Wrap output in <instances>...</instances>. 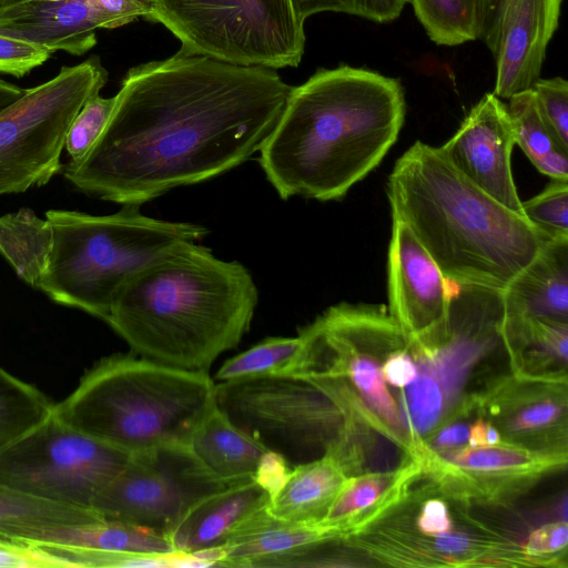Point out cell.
<instances>
[{
  "mask_svg": "<svg viewBox=\"0 0 568 568\" xmlns=\"http://www.w3.org/2000/svg\"><path fill=\"white\" fill-rule=\"evenodd\" d=\"M275 69L178 51L131 68L91 150L63 168L81 192L141 205L258 152L292 91Z\"/></svg>",
  "mask_w": 568,
  "mask_h": 568,
  "instance_id": "obj_1",
  "label": "cell"
},
{
  "mask_svg": "<svg viewBox=\"0 0 568 568\" xmlns=\"http://www.w3.org/2000/svg\"><path fill=\"white\" fill-rule=\"evenodd\" d=\"M398 80L341 64L293 87L258 163L282 200L342 199L396 142L405 119Z\"/></svg>",
  "mask_w": 568,
  "mask_h": 568,
  "instance_id": "obj_2",
  "label": "cell"
},
{
  "mask_svg": "<svg viewBox=\"0 0 568 568\" xmlns=\"http://www.w3.org/2000/svg\"><path fill=\"white\" fill-rule=\"evenodd\" d=\"M257 302L256 284L243 264L186 241L134 273L104 322L136 355L207 372L247 333Z\"/></svg>",
  "mask_w": 568,
  "mask_h": 568,
  "instance_id": "obj_3",
  "label": "cell"
},
{
  "mask_svg": "<svg viewBox=\"0 0 568 568\" xmlns=\"http://www.w3.org/2000/svg\"><path fill=\"white\" fill-rule=\"evenodd\" d=\"M393 219L407 224L444 276L504 290L550 239L416 141L387 181Z\"/></svg>",
  "mask_w": 568,
  "mask_h": 568,
  "instance_id": "obj_4",
  "label": "cell"
},
{
  "mask_svg": "<svg viewBox=\"0 0 568 568\" xmlns=\"http://www.w3.org/2000/svg\"><path fill=\"white\" fill-rule=\"evenodd\" d=\"M215 407L207 372L189 371L142 356L101 358L53 414L75 429L129 455L158 446L189 445Z\"/></svg>",
  "mask_w": 568,
  "mask_h": 568,
  "instance_id": "obj_5",
  "label": "cell"
},
{
  "mask_svg": "<svg viewBox=\"0 0 568 568\" xmlns=\"http://www.w3.org/2000/svg\"><path fill=\"white\" fill-rule=\"evenodd\" d=\"M45 217L53 241L39 290L57 304L103 321L134 273L170 247L200 242L209 232L203 225L146 216L139 205L109 215L52 209Z\"/></svg>",
  "mask_w": 568,
  "mask_h": 568,
  "instance_id": "obj_6",
  "label": "cell"
},
{
  "mask_svg": "<svg viewBox=\"0 0 568 568\" xmlns=\"http://www.w3.org/2000/svg\"><path fill=\"white\" fill-rule=\"evenodd\" d=\"M298 335L304 348L293 376L321 387L351 425L371 426L409 456L413 442L383 379L381 359L410 341L385 306L339 303Z\"/></svg>",
  "mask_w": 568,
  "mask_h": 568,
  "instance_id": "obj_7",
  "label": "cell"
},
{
  "mask_svg": "<svg viewBox=\"0 0 568 568\" xmlns=\"http://www.w3.org/2000/svg\"><path fill=\"white\" fill-rule=\"evenodd\" d=\"M148 20L181 42L179 51L223 62L281 69L297 67L304 22L291 0H145Z\"/></svg>",
  "mask_w": 568,
  "mask_h": 568,
  "instance_id": "obj_8",
  "label": "cell"
},
{
  "mask_svg": "<svg viewBox=\"0 0 568 568\" xmlns=\"http://www.w3.org/2000/svg\"><path fill=\"white\" fill-rule=\"evenodd\" d=\"M215 405L234 426L291 467L337 456L352 435L335 400L303 377L219 382Z\"/></svg>",
  "mask_w": 568,
  "mask_h": 568,
  "instance_id": "obj_9",
  "label": "cell"
},
{
  "mask_svg": "<svg viewBox=\"0 0 568 568\" xmlns=\"http://www.w3.org/2000/svg\"><path fill=\"white\" fill-rule=\"evenodd\" d=\"M106 81L100 58L92 57L62 67L0 111V195L43 186L63 169L60 158L70 124Z\"/></svg>",
  "mask_w": 568,
  "mask_h": 568,
  "instance_id": "obj_10",
  "label": "cell"
},
{
  "mask_svg": "<svg viewBox=\"0 0 568 568\" xmlns=\"http://www.w3.org/2000/svg\"><path fill=\"white\" fill-rule=\"evenodd\" d=\"M130 455L52 414L0 452V485L68 506L91 508Z\"/></svg>",
  "mask_w": 568,
  "mask_h": 568,
  "instance_id": "obj_11",
  "label": "cell"
},
{
  "mask_svg": "<svg viewBox=\"0 0 568 568\" xmlns=\"http://www.w3.org/2000/svg\"><path fill=\"white\" fill-rule=\"evenodd\" d=\"M227 487L189 445H163L130 455L92 509L104 520L169 537L193 507Z\"/></svg>",
  "mask_w": 568,
  "mask_h": 568,
  "instance_id": "obj_12",
  "label": "cell"
},
{
  "mask_svg": "<svg viewBox=\"0 0 568 568\" xmlns=\"http://www.w3.org/2000/svg\"><path fill=\"white\" fill-rule=\"evenodd\" d=\"M410 458L442 494L462 503L501 505L524 494L541 477L565 468L567 452L538 450L501 442L436 452L422 439Z\"/></svg>",
  "mask_w": 568,
  "mask_h": 568,
  "instance_id": "obj_13",
  "label": "cell"
},
{
  "mask_svg": "<svg viewBox=\"0 0 568 568\" xmlns=\"http://www.w3.org/2000/svg\"><path fill=\"white\" fill-rule=\"evenodd\" d=\"M503 442L538 450H567V374L514 372L469 402Z\"/></svg>",
  "mask_w": 568,
  "mask_h": 568,
  "instance_id": "obj_14",
  "label": "cell"
},
{
  "mask_svg": "<svg viewBox=\"0 0 568 568\" xmlns=\"http://www.w3.org/2000/svg\"><path fill=\"white\" fill-rule=\"evenodd\" d=\"M355 546L393 566H557L552 559L527 555L523 545L498 537L453 530L437 536H419L402 528L384 526L375 532L364 531L357 537Z\"/></svg>",
  "mask_w": 568,
  "mask_h": 568,
  "instance_id": "obj_15",
  "label": "cell"
},
{
  "mask_svg": "<svg viewBox=\"0 0 568 568\" xmlns=\"http://www.w3.org/2000/svg\"><path fill=\"white\" fill-rule=\"evenodd\" d=\"M514 145L515 135L506 104L488 92L438 150L476 186L509 210L524 215L511 171Z\"/></svg>",
  "mask_w": 568,
  "mask_h": 568,
  "instance_id": "obj_16",
  "label": "cell"
},
{
  "mask_svg": "<svg viewBox=\"0 0 568 568\" xmlns=\"http://www.w3.org/2000/svg\"><path fill=\"white\" fill-rule=\"evenodd\" d=\"M389 314L413 338L443 322L449 281L404 222L393 219L387 255Z\"/></svg>",
  "mask_w": 568,
  "mask_h": 568,
  "instance_id": "obj_17",
  "label": "cell"
},
{
  "mask_svg": "<svg viewBox=\"0 0 568 568\" xmlns=\"http://www.w3.org/2000/svg\"><path fill=\"white\" fill-rule=\"evenodd\" d=\"M270 494L255 480L229 486L193 507L169 535L175 552L219 549L268 511Z\"/></svg>",
  "mask_w": 568,
  "mask_h": 568,
  "instance_id": "obj_18",
  "label": "cell"
},
{
  "mask_svg": "<svg viewBox=\"0 0 568 568\" xmlns=\"http://www.w3.org/2000/svg\"><path fill=\"white\" fill-rule=\"evenodd\" d=\"M564 0H521L495 55L494 94L509 99L540 78L546 50L558 28Z\"/></svg>",
  "mask_w": 568,
  "mask_h": 568,
  "instance_id": "obj_19",
  "label": "cell"
},
{
  "mask_svg": "<svg viewBox=\"0 0 568 568\" xmlns=\"http://www.w3.org/2000/svg\"><path fill=\"white\" fill-rule=\"evenodd\" d=\"M100 20L89 0H23L0 9V33L82 55L97 43Z\"/></svg>",
  "mask_w": 568,
  "mask_h": 568,
  "instance_id": "obj_20",
  "label": "cell"
},
{
  "mask_svg": "<svg viewBox=\"0 0 568 568\" xmlns=\"http://www.w3.org/2000/svg\"><path fill=\"white\" fill-rule=\"evenodd\" d=\"M408 459L392 471L349 476L320 524L345 539L382 520L405 500L413 481L423 475L420 464Z\"/></svg>",
  "mask_w": 568,
  "mask_h": 568,
  "instance_id": "obj_21",
  "label": "cell"
},
{
  "mask_svg": "<svg viewBox=\"0 0 568 568\" xmlns=\"http://www.w3.org/2000/svg\"><path fill=\"white\" fill-rule=\"evenodd\" d=\"M507 316L568 323V236L548 240L503 290Z\"/></svg>",
  "mask_w": 568,
  "mask_h": 568,
  "instance_id": "obj_22",
  "label": "cell"
},
{
  "mask_svg": "<svg viewBox=\"0 0 568 568\" xmlns=\"http://www.w3.org/2000/svg\"><path fill=\"white\" fill-rule=\"evenodd\" d=\"M349 476L332 455L294 466L270 497L268 511L287 523L320 524Z\"/></svg>",
  "mask_w": 568,
  "mask_h": 568,
  "instance_id": "obj_23",
  "label": "cell"
},
{
  "mask_svg": "<svg viewBox=\"0 0 568 568\" xmlns=\"http://www.w3.org/2000/svg\"><path fill=\"white\" fill-rule=\"evenodd\" d=\"M189 446L227 486L254 481L258 465L268 450L234 426L216 405L201 422Z\"/></svg>",
  "mask_w": 568,
  "mask_h": 568,
  "instance_id": "obj_24",
  "label": "cell"
},
{
  "mask_svg": "<svg viewBox=\"0 0 568 568\" xmlns=\"http://www.w3.org/2000/svg\"><path fill=\"white\" fill-rule=\"evenodd\" d=\"M102 520L91 508L52 503L0 485V544L39 546L58 528Z\"/></svg>",
  "mask_w": 568,
  "mask_h": 568,
  "instance_id": "obj_25",
  "label": "cell"
},
{
  "mask_svg": "<svg viewBox=\"0 0 568 568\" xmlns=\"http://www.w3.org/2000/svg\"><path fill=\"white\" fill-rule=\"evenodd\" d=\"M332 539L342 537L331 527L287 523L268 513L254 527L213 551L216 567L260 568L268 559Z\"/></svg>",
  "mask_w": 568,
  "mask_h": 568,
  "instance_id": "obj_26",
  "label": "cell"
},
{
  "mask_svg": "<svg viewBox=\"0 0 568 568\" xmlns=\"http://www.w3.org/2000/svg\"><path fill=\"white\" fill-rule=\"evenodd\" d=\"M39 546H58L102 552L162 555L175 552L169 538L148 528L102 520L51 531Z\"/></svg>",
  "mask_w": 568,
  "mask_h": 568,
  "instance_id": "obj_27",
  "label": "cell"
},
{
  "mask_svg": "<svg viewBox=\"0 0 568 568\" xmlns=\"http://www.w3.org/2000/svg\"><path fill=\"white\" fill-rule=\"evenodd\" d=\"M52 227L31 209L0 216V254L20 280L39 290L52 248Z\"/></svg>",
  "mask_w": 568,
  "mask_h": 568,
  "instance_id": "obj_28",
  "label": "cell"
},
{
  "mask_svg": "<svg viewBox=\"0 0 568 568\" xmlns=\"http://www.w3.org/2000/svg\"><path fill=\"white\" fill-rule=\"evenodd\" d=\"M508 100L506 108L515 143L540 173L551 180L568 181V151L544 120L532 89L518 92Z\"/></svg>",
  "mask_w": 568,
  "mask_h": 568,
  "instance_id": "obj_29",
  "label": "cell"
},
{
  "mask_svg": "<svg viewBox=\"0 0 568 568\" xmlns=\"http://www.w3.org/2000/svg\"><path fill=\"white\" fill-rule=\"evenodd\" d=\"M54 403L0 366V452L47 419Z\"/></svg>",
  "mask_w": 568,
  "mask_h": 568,
  "instance_id": "obj_30",
  "label": "cell"
},
{
  "mask_svg": "<svg viewBox=\"0 0 568 568\" xmlns=\"http://www.w3.org/2000/svg\"><path fill=\"white\" fill-rule=\"evenodd\" d=\"M304 342L296 337H268L226 361L215 375L217 382L266 376H293Z\"/></svg>",
  "mask_w": 568,
  "mask_h": 568,
  "instance_id": "obj_31",
  "label": "cell"
},
{
  "mask_svg": "<svg viewBox=\"0 0 568 568\" xmlns=\"http://www.w3.org/2000/svg\"><path fill=\"white\" fill-rule=\"evenodd\" d=\"M429 39L438 45H458L477 39V0H410Z\"/></svg>",
  "mask_w": 568,
  "mask_h": 568,
  "instance_id": "obj_32",
  "label": "cell"
},
{
  "mask_svg": "<svg viewBox=\"0 0 568 568\" xmlns=\"http://www.w3.org/2000/svg\"><path fill=\"white\" fill-rule=\"evenodd\" d=\"M420 373L408 384L403 393L405 424L413 444L430 434L443 422L446 408V393L438 376L426 364L417 365Z\"/></svg>",
  "mask_w": 568,
  "mask_h": 568,
  "instance_id": "obj_33",
  "label": "cell"
},
{
  "mask_svg": "<svg viewBox=\"0 0 568 568\" xmlns=\"http://www.w3.org/2000/svg\"><path fill=\"white\" fill-rule=\"evenodd\" d=\"M524 216L548 239L568 236V181L552 180L536 196L521 202Z\"/></svg>",
  "mask_w": 568,
  "mask_h": 568,
  "instance_id": "obj_34",
  "label": "cell"
},
{
  "mask_svg": "<svg viewBox=\"0 0 568 568\" xmlns=\"http://www.w3.org/2000/svg\"><path fill=\"white\" fill-rule=\"evenodd\" d=\"M116 97L103 98L100 93L89 98L70 124L65 136L64 149L70 162L80 161L93 146L103 132Z\"/></svg>",
  "mask_w": 568,
  "mask_h": 568,
  "instance_id": "obj_35",
  "label": "cell"
},
{
  "mask_svg": "<svg viewBox=\"0 0 568 568\" xmlns=\"http://www.w3.org/2000/svg\"><path fill=\"white\" fill-rule=\"evenodd\" d=\"M297 18L305 22L320 12H342L374 22L397 19L408 0H291Z\"/></svg>",
  "mask_w": 568,
  "mask_h": 568,
  "instance_id": "obj_36",
  "label": "cell"
},
{
  "mask_svg": "<svg viewBox=\"0 0 568 568\" xmlns=\"http://www.w3.org/2000/svg\"><path fill=\"white\" fill-rule=\"evenodd\" d=\"M538 109L557 138L568 151V83L564 78L538 79L534 85Z\"/></svg>",
  "mask_w": 568,
  "mask_h": 568,
  "instance_id": "obj_37",
  "label": "cell"
},
{
  "mask_svg": "<svg viewBox=\"0 0 568 568\" xmlns=\"http://www.w3.org/2000/svg\"><path fill=\"white\" fill-rule=\"evenodd\" d=\"M52 53L42 45L0 33V73L22 78L42 65Z\"/></svg>",
  "mask_w": 568,
  "mask_h": 568,
  "instance_id": "obj_38",
  "label": "cell"
},
{
  "mask_svg": "<svg viewBox=\"0 0 568 568\" xmlns=\"http://www.w3.org/2000/svg\"><path fill=\"white\" fill-rule=\"evenodd\" d=\"M521 0H477V39L497 54L505 29Z\"/></svg>",
  "mask_w": 568,
  "mask_h": 568,
  "instance_id": "obj_39",
  "label": "cell"
},
{
  "mask_svg": "<svg viewBox=\"0 0 568 568\" xmlns=\"http://www.w3.org/2000/svg\"><path fill=\"white\" fill-rule=\"evenodd\" d=\"M568 526L566 520L546 524L534 530L523 545L532 557L561 561L566 557Z\"/></svg>",
  "mask_w": 568,
  "mask_h": 568,
  "instance_id": "obj_40",
  "label": "cell"
},
{
  "mask_svg": "<svg viewBox=\"0 0 568 568\" xmlns=\"http://www.w3.org/2000/svg\"><path fill=\"white\" fill-rule=\"evenodd\" d=\"M101 29L123 27L140 18L148 20L150 9L144 0H89Z\"/></svg>",
  "mask_w": 568,
  "mask_h": 568,
  "instance_id": "obj_41",
  "label": "cell"
},
{
  "mask_svg": "<svg viewBox=\"0 0 568 568\" xmlns=\"http://www.w3.org/2000/svg\"><path fill=\"white\" fill-rule=\"evenodd\" d=\"M74 567L42 547L0 544V568Z\"/></svg>",
  "mask_w": 568,
  "mask_h": 568,
  "instance_id": "obj_42",
  "label": "cell"
},
{
  "mask_svg": "<svg viewBox=\"0 0 568 568\" xmlns=\"http://www.w3.org/2000/svg\"><path fill=\"white\" fill-rule=\"evenodd\" d=\"M409 353V345L393 351L384 359L381 372L385 383L404 388L417 376L418 367Z\"/></svg>",
  "mask_w": 568,
  "mask_h": 568,
  "instance_id": "obj_43",
  "label": "cell"
},
{
  "mask_svg": "<svg viewBox=\"0 0 568 568\" xmlns=\"http://www.w3.org/2000/svg\"><path fill=\"white\" fill-rule=\"evenodd\" d=\"M453 520L447 504L442 498H429L416 517V529L424 536H437L452 530Z\"/></svg>",
  "mask_w": 568,
  "mask_h": 568,
  "instance_id": "obj_44",
  "label": "cell"
},
{
  "mask_svg": "<svg viewBox=\"0 0 568 568\" xmlns=\"http://www.w3.org/2000/svg\"><path fill=\"white\" fill-rule=\"evenodd\" d=\"M291 468L282 456L267 450L258 465L255 481L266 489L271 497L282 485Z\"/></svg>",
  "mask_w": 568,
  "mask_h": 568,
  "instance_id": "obj_45",
  "label": "cell"
},
{
  "mask_svg": "<svg viewBox=\"0 0 568 568\" xmlns=\"http://www.w3.org/2000/svg\"><path fill=\"white\" fill-rule=\"evenodd\" d=\"M469 427L465 424H453L442 427L430 439L423 438L433 450L442 452L464 446L468 440Z\"/></svg>",
  "mask_w": 568,
  "mask_h": 568,
  "instance_id": "obj_46",
  "label": "cell"
},
{
  "mask_svg": "<svg viewBox=\"0 0 568 568\" xmlns=\"http://www.w3.org/2000/svg\"><path fill=\"white\" fill-rule=\"evenodd\" d=\"M468 446L485 447L503 442L498 429L487 419L477 418L469 426Z\"/></svg>",
  "mask_w": 568,
  "mask_h": 568,
  "instance_id": "obj_47",
  "label": "cell"
},
{
  "mask_svg": "<svg viewBox=\"0 0 568 568\" xmlns=\"http://www.w3.org/2000/svg\"><path fill=\"white\" fill-rule=\"evenodd\" d=\"M24 90L0 79V111L18 100Z\"/></svg>",
  "mask_w": 568,
  "mask_h": 568,
  "instance_id": "obj_48",
  "label": "cell"
},
{
  "mask_svg": "<svg viewBox=\"0 0 568 568\" xmlns=\"http://www.w3.org/2000/svg\"><path fill=\"white\" fill-rule=\"evenodd\" d=\"M23 0H0V9L18 3Z\"/></svg>",
  "mask_w": 568,
  "mask_h": 568,
  "instance_id": "obj_49",
  "label": "cell"
},
{
  "mask_svg": "<svg viewBox=\"0 0 568 568\" xmlns=\"http://www.w3.org/2000/svg\"><path fill=\"white\" fill-rule=\"evenodd\" d=\"M145 1V0H144Z\"/></svg>",
  "mask_w": 568,
  "mask_h": 568,
  "instance_id": "obj_50",
  "label": "cell"
}]
</instances>
